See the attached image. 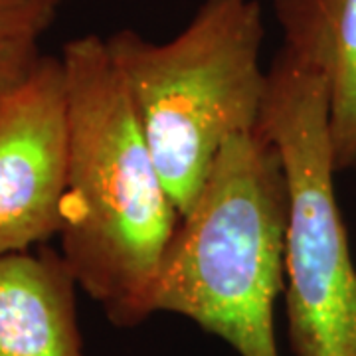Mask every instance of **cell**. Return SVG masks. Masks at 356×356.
<instances>
[{
	"label": "cell",
	"instance_id": "8",
	"mask_svg": "<svg viewBox=\"0 0 356 356\" xmlns=\"http://www.w3.org/2000/svg\"><path fill=\"white\" fill-rule=\"evenodd\" d=\"M64 0H0V38L38 42Z\"/></svg>",
	"mask_w": 356,
	"mask_h": 356
},
{
	"label": "cell",
	"instance_id": "1",
	"mask_svg": "<svg viewBox=\"0 0 356 356\" xmlns=\"http://www.w3.org/2000/svg\"><path fill=\"white\" fill-rule=\"evenodd\" d=\"M60 60L70 109L60 255L111 325L135 329L154 315L156 275L180 212L105 38L70 40Z\"/></svg>",
	"mask_w": 356,
	"mask_h": 356
},
{
	"label": "cell",
	"instance_id": "2",
	"mask_svg": "<svg viewBox=\"0 0 356 356\" xmlns=\"http://www.w3.org/2000/svg\"><path fill=\"white\" fill-rule=\"evenodd\" d=\"M287 182L257 127L222 143L180 216L154 285V313H175L240 356H280L273 311L285 289Z\"/></svg>",
	"mask_w": 356,
	"mask_h": 356
},
{
	"label": "cell",
	"instance_id": "3",
	"mask_svg": "<svg viewBox=\"0 0 356 356\" xmlns=\"http://www.w3.org/2000/svg\"><path fill=\"white\" fill-rule=\"evenodd\" d=\"M281 46L259 127L287 182L285 303L295 356H356V267L334 192L325 50L307 0H273Z\"/></svg>",
	"mask_w": 356,
	"mask_h": 356
},
{
	"label": "cell",
	"instance_id": "4",
	"mask_svg": "<svg viewBox=\"0 0 356 356\" xmlns=\"http://www.w3.org/2000/svg\"><path fill=\"white\" fill-rule=\"evenodd\" d=\"M264 34L259 0H204L168 42L135 30L105 38L180 216L196 200L222 143L259 127Z\"/></svg>",
	"mask_w": 356,
	"mask_h": 356
},
{
	"label": "cell",
	"instance_id": "6",
	"mask_svg": "<svg viewBox=\"0 0 356 356\" xmlns=\"http://www.w3.org/2000/svg\"><path fill=\"white\" fill-rule=\"evenodd\" d=\"M77 283L60 252L0 255V356H86Z\"/></svg>",
	"mask_w": 356,
	"mask_h": 356
},
{
	"label": "cell",
	"instance_id": "7",
	"mask_svg": "<svg viewBox=\"0 0 356 356\" xmlns=\"http://www.w3.org/2000/svg\"><path fill=\"white\" fill-rule=\"evenodd\" d=\"M325 50L337 172L356 168V0H307Z\"/></svg>",
	"mask_w": 356,
	"mask_h": 356
},
{
	"label": "cell",
	"instance_id": "5",
	"mask_svg": "<svg viewBox=\"0 0 356 356\" xmlns=\"http://www.w3.org/2000/svg\"><path fill=\"white\" fill-rule=\"evenodd\" d=\"M70 163V109L60 56L44 54L0 105V255L58 236Z\"/></svg>",
	"mask_w": 356,
	"mask_h": 356
},
{
	"label": "cell",
	"instance_id": "9",
	"mask_svg": "<svg viewBox=\"0 0 356 356\" xmlns=\"http://www.w3.org/2000/svg\"><path fill=\"white\" fill-rule=\"evenodd\" d=\"M42 56L38 42L0 38V105L32 76Z\"/></svg>",
	"mask_w": 356,
	"mask_h": 356
}]
</instances>
